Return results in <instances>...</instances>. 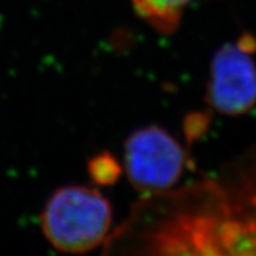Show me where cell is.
Instances as JSON below:
<instances>
[{"label": "cell", "instance_id": "7a4b0ae2", "mask_svg": "<svg viewBox=\"0 0 256 256\" xmlns=\"http://www.w3.org/2000/svg\"><path fill=\"white\" fill-rule=\"evenodd\" d=\"M184 165L182 145L162 128L144 127L126 140V172L138 191L162 194L178 182Z\"/></svg>", "mask_w": 256, "mask_h": 256}, {"label": "cell", "instance_id": "5b68a950", "mask_svg": "<svg viewBox=\"0 0 256 256\" xmlns=\"http://www.w3.org/2000/svg\"><path fill=\"white\" fill-rule=\"evenodd\" d=\"M89 176L97 184L110 186L118 180L122 166L110 153H100L89 161Z\"/></svg>", "mask_w": 256, "mask_h": 256}, {"label": "cell", "instance_id": "3957f363", "mask_svg": "<svg viewBox=\"0 0 256 256\" xmlns=\"http://www.w3.org/2000/svg\"><path fill=\"white\" fill-rule=\"evenodd\" d=\"M256 44L244 37L217 50L210 64L206 100L217 112L240 115L256 104Z\"/></svg>", "mask_w": 256, "mask_h": 256}, {"label": "cell", "instance_id": "277c9868", "mask_svg": "<svg viewBox=\"0 0 256 256\" xmlns=\"http://www.w3.org/2000/svg\"><path fill=\"white\" fill-rule=\"evenodd\" d=\"M136 14L161 33H172L183 10L195 0H131Z\"/></svg>", "mask_w": 256, "mask_h": 256}, {"label": "cell", "instance_id": "6da1fadb", "mask_svg": "<svg viewBox=\"0 0 256 256\" xmlns=\"http://www.w3.org/2000/svg\"><path fill=\"white\" fill-rule=\"evenodd\" d=\"M110 202L96 188L64 186L51 195L42 213V230L51 246L62 252L81 254L108 236Z\"/></svg>", "mask_w": 256, "mask_h": 256}]
</instances>
